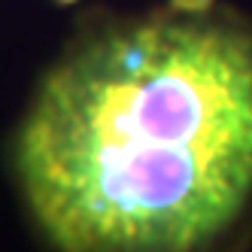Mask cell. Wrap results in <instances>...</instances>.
<instances>
[{"label": "cell", "instance_id": "cell-1", "mask_svg": "<svg viewBox=\"0 0 252 252\" xmlns=\"http://www.w3.org/2000/svg\"><path fill=\"white\" fill-rule=\"evenodd\" d=\"M15 170L73 252L201 249L252 201V33L161 15L88 40L43 79Z\"/></svg>", "mask_w": 252, "mask_h": 252}]
</instances>
